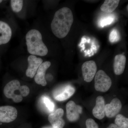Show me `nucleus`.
<instances>
[{
  "label": "nucleus",
  "mask_w": 128,
  "mask_h": 128,
  "mask_svg": "<svg viewBox=\"0 0 128 128\" xmlns=\"http://www.w3.org/2000/svg\"><path fill=\"white\" fill-rule=\"evenodd\" d=\"M73 22V13L68 8L64 7L57 10L51 24L53 34L57 38H64L68 34Z\"/></svg>",
  "instance_id": "1"
},
{
  "label": "nucleus",
  "mask_w": 128,
  "mask_h": 128,
  "mask_svg": "<svg viewBox=\"0 0 128 128\" xmlns=\"http://www.w3.org/2000/svg\"><path fill=\"white\" fill-rule=\"evenodd\" d=\"M28 52L32 55L44 56L48 52V48L43 42L40 32L36 29L28 32L26 36Z\"/></svg>",
  "instance_id": "2"
},
{
  "label": "nucleus",
  "mask_w": 128,
  "mask_h": 128,
  "mask_svg": "<svg viewBox=\"0 0 128 128\" xmlns=\"http://www.w3.org/2000/svg\"><path fill=\"white\" fill-rule=\"evenodd\" d=\"M95 76L94 86L96 90L102 92H107L112 85L110 77L102 70H98Z\"/></svg>",
  "instance_id": "3"
},
{
  "label": "nucleus",
  "mask_w": 128,
  "mask_h": 128,
  "mask_svg": "<svg viewBox=\"0 0 128 128\" xmlns=\"http://www.w3.org/2000/svg\"><path fill=\"white\" fill-rule=\"evenodd\" d=\"M20 83L19 81L14 80L11 81L5 86L4 89V94L7 98H12L16 103L20 102L23 98L21 95H18L16 92L19 91Z\"/></svg>",
  "instance_id": "4"
},
{
  "label": "nucleus",
  "mask_w": 128,
  "mask_h": 128,
  "mask_svg": "<svg viewBox=\"0 0 128 128\" xmlns=\"http://www.w3.org/2000/svg\"><path fill=\"white\" fill-rule=\"evenodd\" d=\"M18 116V111L14 107L10 106H0V122L9 123L14 121Z\"/></svg>",
  "instance_id": "5"
},
{
  "label": "nucleus",
  "mask_w": 128,
  "mask_h": 128,
  "mask_svg": "<svg viewBox=\"0 0 128 128\" xmlns=\"http://www.w3.org/2000/svg\"><path fill=\"white\" fill-rule=\"evenodd\" d=\"M82 76L86 82H90L96 73L97 67L94 60L86 61L82 66Z\"/></svg>",
  "instance_id": "6"
},
{
  "label": "nucleus",
  "mask_w": 128,
  "mask_h": 128,
  "mask_svg": "<svg viewBox=\"0 0 128 128\" xmlns=\"http://www.w3.org/2000/svg\"><path fill=\"white\" fill-rule=\"evenodd\" d=\"M82 112V107L80 105H76L73 101H70L66 104V117L70 122L77 121Z\"/></svg>",
  "instance_id": "7"
},
{
  "label": "nucleus",
  "mask_w": 128,
  "mask_h": 128,
  "mask_svg": "<svg viewBox=\"0 0 128 128\" xmlns=\"http://www.w3.org/2000/svg\"><path fill=\"white\" fill-rule=\"evenodd\" d=\"M28 66L26 70V76L31 78H33L37 70L41 64L43 60L34 55H30L28 58Z\"/></svg>",
  "instance_id": "8"
},
{
  "label": "nucleus",
  "mask_w": 128,
  "mask_h": 128,
  "mask_svg": "<svg viewBox=\"0 0 128 128\" xmlns=\"http://www.w3.org/2000/svg\"><path fill=\"white\" fill-rule=\"evenodd\" d=\"M122 108V104L118 98H113L110 104L105 105V115L108 118L115 116Z\"/></svg>",
  "instance_id": "9"
},
{
  "label": "nucleus",
  "mask_w": 128,
  "mask_h": 128,
  "mask_svg": "<svg viewBox=\"0 0 128 128\" xmlns=\"http://www.w3.org/2000/svg\"><path fill=\"white\" fill-rule=\"evenodd\" d=\"M64 111L61 108H59L55 112L50 114L48 120L53 128H63L65 125V122L62 119Z\"/></svg>",
  "instance_id": "10"
},
{
  "label": "nucleus",
  "mask_w": 128,
  "mask_h": 128,
  "mask_svg": "<svg viewBox=\"0 0 128 128\" xmlns=\"http://www.w3.org/2000/svg\"><path fill=\"white\" fill-rule=\"evenodd\" d=\"M51 65V63L49 61H45L41 64L36 72V74L34 78V81L37 84L45 86L47 84V82L45 79V73Z\"/></svg>",
  "instance_id": "11"
},
{
  "label": "nucleus",
  "mask_w": 128,
  "mask_h": 128,
  "mask_svg": "<svg viewBox=\"0 0 128 128\" xmlns=\"http://www.w3.org/2000/svg\"><path fill=\"white\" fill-rule=\"evenodd\" d=\"M105 102L103 96H99L96 99V104L92 112L93 116L97 119H103L105 116Z\"/></svg>",
  "instance_id": "12"
},
{
  "label": "nucleus",
  "mask_w": 128,
  "mask_h": 128,
  "mask_svg": "<svg viewBox=\"0 0 128 128\" xmlns=\"http://www.w3.org/2000/svg\"><path fill=\"white\" fill-rule=\"evenodd\" d=\"M12 36L11 28L7 23L0 21V45L8 43Z\"/></svg>",
  "instance_id": "13"
},
{
  "label": "nucleus",
  "mask_w": 128,
  "mask_h": 128,
  "mask_svg": "<svg viewBox=\"0 0 128 128\" xmlns=\"http://www.w3.org/2000/svg\"><path fill=\"white\" fill-rule=\"evenodd\" d=\"M126 57L123 54H118L114 57V74L120 75L122 74L126 66Z\"/></svg>",
  "instance_id": "14"
},
{
  "label": "nucleus",
  "mask_w": 128,
  "mask_h": 128,
  "mask_svg": "<svg viewBox=\"0 0 128 128\" xmlns=\"http://www.w3.org/2000/svg\"><path fill=\"white\" fill-rule=\"evenodd\" d=\"M75 92V89L73 86H68L64 88L61 92L54 96L56 100L61 102L67 100L70 98Z\"/></svg>",
  "instance_id": "15"
},
{
  "label": "nucleus",
  "mask_w": 128,
  "mask_h": 128,
  "mask_svg": "<svg viewBox=\"0 0 128 128\" xmlns=\"http://www.w3.org/2000/svg\"><path fill=\"white\" fill-rule=\"evenodd\" d=\"M120 2L119 0H106L101 6V10L106 13H111L118 7Z\"/></svg>",
  "instance_id": "16"
},
{
  "label": "nucleus",
  "mask_w": 128,
  "mask_h": 128,
  "mask_svg": "<svg viewBox=\"0 0 128 128\" xmlns=\"http://www.w3.org/2000/svg\"><path fill=\"white\" fill-rule=\"evenodd\" d=\"M114 124L122 128H128V119L121 114H117Z\"/></svg>",
  "instance_id": "17"
},
{
  "label": "nucleus",
  "mask_w": 128,
  "mask_h": 128,
  "mask_svg": "<svg viewBox=\"0 0 128 128\" xmlns=\"http://www.w3.org/2000/svg\"><path fill=\"white\" fill-rule=\"evenodd\" d=\"M11 6L12 10L16 12L20 11L23 6V1L22 0H12Z\"/></svg>",
  "instance_id": "18"
},
{
  "label": "nucleus",
  "mask_w": 128,
  "mask_h": 128,
  "mask_svg": "<svg viewBox=\"0 0 128 128\" xmlns=\"http://www.w3.org/2000/svg\"><path fill=\"white\" fill-rule=\"evenodd\" d=\"M114 17L113 15L107 16L101 18L99 22L100 26L103 28L105 26L110 25L113 22L114 20Z\"/></svg>",
  "instance_id": "19"
},
{
  "label": "nucleus",
  "mask_w": 128,
  "mask_h": 128,
  "mask_svg": "<svg viewBox=\"0 0 128 128\" xmlns=\"http://www.w3.org/2000/svg\"><path fill=\"white\" fill-rule=\"evenodd\" d=\"M120 35L119 32L116 29L112 30L109 35V40L112 43L116 42L120 39Z\"/></svg>",
  "instance_id": "20"
},
{
  "label": "nucleus",
  "mask_w": 128,
  "mask_h": 128,
  "mask_svg": "<svg viewBox=\"0 0 128 128\" xmlns=\"http://www.w3.org/2000/svg\"><path fill=\"white\" fill-rule=\"evenodd\" d=\"M43 102L46 107L48 108L50 112L54 111V104L50 100L49 98L45 97L43 98Z\"/></svg>",
  "instance_id": "21"
},
{
  "label": "nucleus",
  "mask_w": 128,
  "mask_h": 128,
  "mask_svg": "<svg viewBox=\"0 0 128 128\" xmlns=\"http://www.w3.org/2000/svg\"><path fill=\"white\" fill-rule=\"evenodd\" d=\"M20 94L22 97L27 96L30 93V89L28 86H20L19 89Z\"/></svg>",
  "instance_id": "22"
},
{
  "label": "nucleus",
  "mask_w": 128,
  "mask_h": 128,
  "mask_svg": "<svg viewBox=\"0 0 128 128\" xmlns=\"http://www.w3.org/2000/svg\"><path fill=\"white\" fill-rule=\"evenodd\" d=\"M86 128H98V124L92 118H89L86 120Z\"/></svg>",
  "instance_id": "23"
},
{
  "label": "nucleus",
  "mask_w": 128,
  "mask_h": 128,
  "mask_svg": "<svg viewBox=\"0 0 128 128\" xmlns=\"http://www.w3.org/2000/svg\"><path fill=\"white\" fill-rule=\"evenodd\" d=\"M107 128H120V127H118L116 126V124H112L109 125V126H108Z\"/></svg>",
  "instance_id": "24"
},
{
  "label": "nucleus",
  "mask_w": 128,
  "mask_h": 128,
  "mask_svg": "<svg viewBox=\"0 0 128 128\" xmlns=\"http://www.w3.org/2000/svg\"><path fill=\"white\" fill-rule=\"evenodd\" d=\"M2 0H0V3H1V2H2Z\"/></svg>",
  "instance_id": "25"
},
{
  "label": "nucleus",
  "mask_w": 128,
  "mask_h": 128,
  "mask_svg": "<svg viewBox=\"0 0 128 128\" xmlns=\"http://www.w3.org/2000/svg\"></svg>",
  "instance_id": "26"
}]
</instances>
